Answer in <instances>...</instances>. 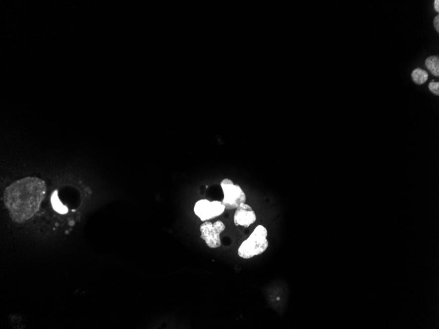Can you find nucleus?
Wrapping results in <instances>:
<instances>
[{
    "instance_id": "7",
    "label": "nucleus",
    "mask_w": 439,
    "mask_h": 329,
    "mask_svg": "<svg viewBox=\"0 0 439 329\" xmlns=\"http://www.w3.org/2000/svg\"><path fill=\"white\" fill-rule=\"evenodd\" d=\"M427 68L434 76H439V59L438 56H431L426 61Z\"/></svg>"
},
{
    "instance_id": "3",
    "label": "nucleus",
    "mask_w": 439,
    "mask_h": 329,
    "mask_svg": "<svg viewBox=\"0 0 439 329\" xmlns=\"http://www.w3.org/2000/svg\"><path fill=\"white\" fill-rule=\"evenodd\" d=\"M221 190L223 194V198L221 202L227 210H233L238 208L246 201L245 193L238 185H235L229 179L225 178L220 183Z\"/></svg>"
},
{
    "instance_id": "5",
    "label": "nucleus",
    "mask_w": 439,
    "mask_h": 329,
    "mask_svg": "<svg viewBox=\"0 0 439 329\" xmlns=\"http://www.w3.org/2000/svg\"><path fill=\"white\" fill-rule=\"evenodd\" d=\"M225 225L222 221L215 223L205 221L200 226L201 237L211 249H217L221 246L220 234L224 231Z\"/></svg>"
},
{
    "instance_id": "10",
    "label": "nucleus",
    "mask_w": 439,
    "mask_h": 329,
    "mask_svg": "<svg viewBox=\"0 0 439 329\" xmlns=\"http://www.w3.org/2000/svg\"><path fill=\"white\" fill-rule=\"evenodd\" d=\"M429 89L435 95H438V96L439 95V82H431L429 84Z\"/></svg>"
},
{
    "instance_id": "1",
    "label": "nucleus",
    "mask_w": 439,
    "mask_h": 329,
    "mask_svg": "<svg viewBox=\"0 0 439 329\" xmlns=\"http://www.w3.org/2000/svg\"><path fill=\"white\" fill-rule=\"evenodd\" d=\"M46 193L43 180L27 177L13 183L5 189L3 200L10 216L15 222L28 220L39 210Z\"/></svg>"
},
{
    "instance_id": "4",
    "label": "nucleus",
    "mask_w": 439,
    "mask_h": 329,
    "mask_svg": "<svg viewBox=\"0 0 439 329\" xmlns=\"http://www.w3.org/2000/svg\"><path fill=\"white\" fill-rule=\"evenodd\" d=\"M222 202L219 200L210 201L201 199L195 204V214L202 221L217 218L222 214L225 210Z\"/></svg>"
},
{
    "instance_id": "2",
    "label": "nucleus",
    "mask_w": 439,
    "mask_h": 329,
    "mask_svg": "<svg viewBox=\"0 0 439 329\" xmlns=\"http://www.w3.org/2000/svg\"><path fill=\"white\" fill-rule=\"evenodd\" d=\"M268 231L263 225H259L249 238L243 242L238 249V255L244 259H252L262 255L268 248Z\"/></svg>"
},
{
    "instance_id": "11",
    "label": "nucleus",
    "mask_w": 439,
    "mask_h": 329,
    "mask_svg": "<svg viewBox=\"0 0 439 329\" xmlns=\"http://www.w3.org/2000/svg\"><path fill=\"white\" fill-rule=\"evenodd\" d=\"M434 26L437 32H439V15L436 16L434 19Z\"/></svg>"
},
{
    "instance_id": "8",
    "label": "nucleus",
    "mask_w": 439,
    "mask_h": 329,
    "mask_svg": "<svg viewBox=\"0 0 439 329\" xmlns=\"http://www.w3.org/2000/svg\"><path fill=\"white\" fill-rule=\"evenodd\" d=\"M412 78L416 84H424L428 80V74L422 69L416 68L412 73Z\"/></svg>"
},
{
    "instance_id": "9",
    "label": "nucleus",
    "mask_w": 439,
    "mask_h": 329,
    "mask_svg": "<svg viewBox=\"0 0 439 329\" xmlns=\"http://www.w3.org/2000/svg\"><path fill=\"white\" fill-rule=\"evenodd\" d=\"M51 201H52L53 208L57 212L60 213V214H66L68 212V208L66 206H64L61 202L60 199H59L58 194L57 191L53 194L52 197H51Z\"/></svg>"
},
{
    "instance_id": "12",
    "label": "nucleus",
    "mask_w": 439,
    "mask_h": 329,
    "mask_svg": "<svg viewBox=\"0 0 439 329\" xmlns=\"http://www.w3.org/2000/svg\"><path fill=\"white\" fill-rule=\"evenodd\" d=\"M434 6H435V9H436V11L437 12H438V13H439V0H436V1H434Z\"/></svg>"
},
{
    "instance_id": "6",
    "label": "nucleus",
    "mask_w": 439,
    "mask_h": 329,
    "mask_svg": "<svg viewBox=\"0 0 439 329\" xmlns=\"http://www.w3.org/2000/svg\"><path fill=\"white\" fill-rule=\"evenodd\" d=\"M257 220L255 211L249 204L243 203L236 208L233 221L237 226L249 227Z\"/></svg>"
}]
</instances>
